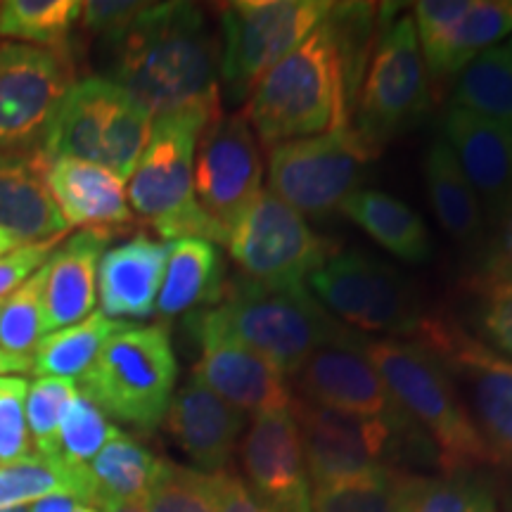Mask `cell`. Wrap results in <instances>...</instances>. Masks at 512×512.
Instances as JSON below:
<instances>
[{"label": "cell", "instance_id": "10", "mask_svg": "<svg viewBox=\"0 0 512 512\" xmlns=\"http://www.w3.org/2000/svg\"><path fill=\"white\" fill-rule=\"evenodd\" d=\"M325 0H238L221 5V81L228 100L249 98L275 62L330 15Z\"/></svg>", "mask_w": 512, "mask_h": 512}, {"label": "cell", "instance_id": "8", "mask_svg": "<svg viewBox=\"0 0 512 512\" xmlns=\"http://www.w3.org/2000/svg\"><path fill=\"white\" fill-rule=\"evenodd\" d=\"M294 418L302 432L304 458L313 489L366 475L387 465L401 453L420 446L427 451L430 439L411 420H384L344 413L318 403L294 399Z\"/></svg>", "mask_w": 512, "mask_h": 512}, {"label": "cell", "instance_id": "16", "mask_svg": "<svg viewBox=\"0 0 512 512\" xmlns=\"http://www.w3.org/2000/svg\"><path fill=\"white\" fill-rule=\"evenodd\" d=\"M264 159L245 112H216L195 155V197L226 238L261 192Z\"/></svg>", "mask_w": 512, "mask_h": 512}, {"label": "cell", "instance_id": "42", "mask_svg": "<svg viewBox=\"0 0 512 512\" xmlns=\"http://www.w3.org/2000/svg\"><path fill=\"white\" fill-rule=\"evenodd\" d=\"M150 3H136V0H91L83 3L81 22L83 29L102 43H112L131 27Z\"/></svg>", "mask_w": 512, "mask_h": 512}, {"label": "cell", "instance_id": "4", "mask_svg": "<svg viewBox=\"0 0 512 512\" xmlns=\"http://www.w3.org/2000/svg\"><path fill=\"white\" fill-rule=\"evenodd\" d=\"M363 349L396 406L430 439L446 475L494 463L451 375L430 351L411 339L392 337L363 342Z\"/></svg>", "mask_w": 512, "mask_h": 512}, {"label": "cell", "instance_id": "6", "mask_svg": "<svg viewBox=\"0 0 512 512\" xmlns=\"http://www.w3.org/2000/svg\"><path fill=\"white\" fill-rule=\"evenodd\" d=\"M152 117L105 76L76 81L43 140L46 159H79L128 181L150 138Z\"/></svg>", "mask_w": 512, "mask_h": 512}, {"label": "cell", "instance_id": "34", "mask_svg": "<svg viewBox=\"0 0 512 512\" xmlns=\"http://www.w3.org/2000/svg\"><path fill=\"white\" fill-rule=\"evenodd\" d=\"M451 107L475 112L512 128V55L491 48L458 74Z\"/></svg>", "mask_w": 512, "mask_h": 512}, {"label": "cell", "instance_id": "39", "mask_svg": "<svg viewBox=\"0 0 512 512\" xmlns=\"http://www.w3.org/2000/svg\"><path fill=\"white\" fill-rule=\"evenodd\" d=\"M147 512H219L214 477L162 460L145 498Z\"/></svg>", "mask_w": 512, "mask_h": 512}, {"label": "cell", "instance_id": "20", "mask_svg": "<svg viewBox=\"0 0 512 512\" xmlns=\"http://www.w3.org/2000/svg\"><path fill=\"white\" fill-rule=\"evenodd\" d=\"M363 342L366 339L361 335L347 330L313 351L294 375L299 394L304 401L335 411L396 422L408 420L370 363Z\"/></svg>", "mask_w": 512, "mask_h": 512}, {"label": "cell", "instance_id": "35", "mask_svg": "<svg viewBox=\"0 0 512 512\" xmlns=\"http://www.w3.org/2000/svg\"><path fill=\"white\" fill-rule=\"evenodd\" d=\"M81 10L79 0H8L0 3V38L67 48Z\"/></svg>", "mask_w": 512, "mask_h": 512}, {"label": "cell", "instance_id": "49", "mask_svg": "<svg viewBox=\"0 0 512 512\" xmlns=\"http://www.w3.org/2000/svg\"><path fill=\"white\" fill-rule=\"evenodd\" d=\"M22 245H24V242L19 240L17 235H12V233H8V230L0 228V256L12 252V249H17V247H22Z\"/></svg>", "mask_w": 512, "mask_h": 512}, {"label": "cell", "instance_id": "18", "mask_svg": "<svg viewBox=\"0 0 512 512\" xmlns=\"http://www.w3.org/2000/svg\"><path fill=\"white\" fill-rule=\"evenodd\" d=\"M238 448L247 489L268 512H313V484L292 406L256 415Z\"/></svg>", "mask_w": 512, "mask_h": 512}, {"label": "cell", "instance_id": "24", "mask_svg": "<svg viewBox=\"0 0 512 512\" xmlns=\"http://www.w3.org/2000/svg\"><path fill=\"white\" fill-rule=\"evenodd\" d=\"M46 185L69 228L119 233L133 223L124 181L102 166L53 159L46 169Z\"/></svg>", "mask_w": 512, "mask_h": 512}, {"label": "cell", "instance_id": "47", "mask_svg": "<svg viewBox=\"0 0 512 512\" xmlns=\"http://www.w3.org/2000/svg\"><path fill=\"white\" fill-rule=\"evenodd\" d=\"M29 512H102L93 503L74 496H50L29 505Z\"/></svg>", "mask_w": 512, "mask_h": 512}, {"label": "cell", "instance_id": "51", "mask_svg": "<svg viewBox=\"0 0 512 512\" xmlns=\"http://www.w3.org/2000/svg\"><path fill=\"white\" fill-rule=\"evenodd\" d=\"M0 512H29V505H15V508H0Z\"/></svg>", "mask_w": 512, "mask_h": 512}, {"label": "cell", "instance_id": "43", "mask_svg": "<svg viewBox=\"0 0 512 512\" xmlns=\"http://www.w3.org/2000/svg\"><path fill=\"white\" fill-rule=\"evenodd\" d=\"M484 287H512V202L496 216V233L475 278V290Z\"/></svg>", "mask_w": 512, "mask_h": 512}, {"label": "cell", "instance_id": "5", "mask_svg": "<svg viewBox=\"0 0 512 512\" xmlns=\"http://www.w3.org/2000/svg\"><path fill=\"white\" fill-rule=\"evenodd\" d=\"M178 363L164 325L124 323L81 375V392L124 425L157 430L176 394Z\"/></svg>", "mask_w": 512, "mask_h": 512}, {"label": "cell", "instance_id": "27", "mask_svg": "<svg viewBox=\"0 0 512 512\" xmlns=\"http://www.w3.org/2000/svg\"><path fill=\"white\" fill-rule=\"evenodd\" d=\"M228 280L219 247L209 240L166 242V268L157 297V316L169 320L226 297Z\"/></svg>", "mask_w": 512, "mask_h": 512}, {"label": "cell", "instance_id": "11", "mask_svg": "<svg viewBox=\"0 0 512 512\" xmlns=\"http://www.w3.org/2000/svg\"><path fill=\"white\" fill-rule=\"evenodd\" d=\"M430 110V86L413 15L387 22L375 38L354 105V128L366 143L382 145L411 131Z\"/></svg>", "mask_w": 512, "mask_h": 512}, {"label": "cell", "instance_id": "22", "mask_svg": "<svg viewBox=\"0 0 512 512\" xmlns=\"http://www.w3.org/2000/svg\"><path fill=\"white\" fill-rule=\"evenodd\" d=\"M444 140L479 202L496 219L512 202V128L460 107H448Z\"/></svg>", "mask_w": 512, "mask_h": 512}, {"label": "cell", "instance_id": "23", "mask_svg": "<svg viewBox=\"0 0 512 512\" xmlns=\"http://www.w3.org/2000/svg\"><path fill=\"white\" fill-rule=\"evenodd\" d=\"M110 230H79L43 266L46 335L91 316L98 302V266L112 240Z\"/></svg>", "mask_w": 512, "mask_h": 512}, {"label": "cell", "instance_id": "17", "mask_svg": "<svg viewBox=\"0 0 512 512\" xmlns=\"http://www.w3.org/2000/svg\"><path fill=\"white\" fill-rule=\"evenodd\" d=\"M188 330L200 347L192 375L245 415H261L292 406L287 377L259 351L230 335L214 309L190 313Z\"/></svg>", "mask_w": 512, "mask_h": 512}, {"label": "cell", "instance_id": "19", "mask_svg": "<svg viewBox=\"0 0 512 512\" xmlns=\"http://www.w3.org/2000/svg\"><path fill=\"white\" fill-rule=\"evenodd\" d=\"M413 22L427 72L444 79L512 34V0H422Z\"/></svg>", "mask_w": 512, "mask_h": 512}, {"label": "cell", "instance_id": "30", "mask_svg": "<svg viewBox=\"0 0 512 512\" xmlns=\"http://www.w3.org/2000/svg\"><path fill=\"white\" fill-rule=\"evenodd\" d=\"M162 460L121 432L86 465L91 501L105 510L121 503H145Z\"/></svg>", "mask_w": 512, "mask_h": 512}, {"label": "cell", "instance_id": "40", "mask_svg": "<svg viewBox=\"0 0 512 512\" xmlns=\"http://www.w3.org/2000/svg\"><path fill=\"white\" fill-rule=\"evenodd\" d=\"M76 392L79 387L69 377H38L29 384L27 425L36 456L57 460V432Z\"/></svg>", "mask_w": 512, "mask_h": 512}, {"label": "cell", "instance_id": "48", "mask_svg": "<svg viewBox=\"0 0 512 512\" xmlns=\"http://www.w3.org/2000/svg\"><path fill=\"white\" fill-rule=\"evenodd\" d=\"M31 370V356H17L0 349V375L5 373H27Z\"/></svg>", "mask_w": 512, "mask_h": 512}, {"label": "cell", "instance_id": "41", "mask_svg": "<svg viewBox=\"0 0 512 512\" xmlns=\"http://www.w3.org/2000/svg\"><path fill=\"white\" fill-rule=\"evenodd\" d=\"M27 392L24 377H0V465L34 456L27 425Z\"/></svg>", "mask_w": 512, "mask_h": 512}, {"label": "cell", "instance_id": "44", "mask_svg": "<svg viewBox=\"0 0 512 512\" xmlns=\"http://www.w3.org/2000/svg\"><path fill=\"white\" fill-rule=\"evenodd\" d=\"M479 294L482 335L512 358V287H484Z\"/></svg>", "mask_w": 512, "mask_h": 512}, {"label": "cell", "instance_id": "13", "mask_svg": "<svg viewBox=\"0 0 512 512\" xmlns=\"http://www.w3.org/2000/svg\"><path fill=\"white\" fill-rule=\"evenodd\" d=\"M247 280L273 290L304 287L330 259L332 245L313 233L297 209L261 190L226 242Z\"/></svg>", "mask_w": 512, "mask_h": 512}, {"label": "cell", "instance_id": "1", "mask_svg": "<svg viewBox=\"0 0 512 512\" xmlns=\"http://www.w3.org/2000/svg\"><path fill=\"white\" fill-rule=\"evenodd\" d=\"M105 79L117 83L150 117L221 105V43L192 3H150L136 22L105 46Z\"/></svg>", "mask_w": 512, "mask_h": 512}, {"label": "cell", "instance_id": "52", "mask_svg": "<svg viewBox=\"0 0 512 512\" xmlns=\"http://www.w3.org/2000/svg\"><path fill=\"white\" fill-rule=\"evenodd\" d=\"M505 50H508V53L512 55V34H510V41H508V46H503Z\"/></svg>", "mask_w": 512, "mask_h": 512}, {"label": "cell", "instance_id": "2", "mask_svg": "<svg viewBox=\"0 0 512 512\" xmlns=\"http://www.w3.org/2000/svg\"><path fill=\"white\" fill-rule=\"evenodd\" d=\"M242 112L266 147L351 126L342 57L328 22L261 76Z\"/></svg>", "mask_w": 512, "mask_h": 512}, {"label": "cell", "instance_id": "33", "mask_svg": "<svg viewBox=\"0 0 512 512\" xmlns=\"http://www.w3.org/2000/svg\"><path fill=\"white\" fill-rule=\"evenodd\" d=\"M121 325H124L121 320H112L102 311H95L81 323L50 332L31 356V373L41 377H69V380L81 377Z\"/></svg>", "mask_w": 512, "mask_h": 512}, {"label": "cell", "instance_id": "32", "mask_svg": "<svg viewBox=\"0 0 512 512\" xmlns=\"http://www.w3.org/2000/svg\"><path fill=\"white\" fill-rule=\"evenodd\" d=\"M415 479L396 467L313 489V512H408Z\"/></svg>", "mask_w": 512, "mask_h": 512}, {"label": "cell", "instance_id": "38", "mask_svg": "<svg viewBox=\"0 0 512 512\" xmlns=\"http://www.w3.org/2000/svg\"><path fill=\"white\" fill-rule=\"evenodd\" d=\"M43 268L8 297L0 299V349L31 356L46 337L43 323Z\"/></svg>", "mask_w": 512, "mask_h": 512}, {"label": "cell", "instance_id": "26", "mask_svg": "<svg viewBox=\"0 0 512 512\" xmlns=\"http://www.w3.org/2000/svg\"><path fill=\"white\" fill-rule=\"evenodd\" d=\"M166 268V242L147 235L121 242L102 254L98 297L107 318H147L155 313Z\"/></svg>", "mask_w": 512, "mask_h": 512}, {"label": "cell", "instance_id": "31", "mask_svg": "<svg viewBox=\"0 0 512 512\" xmlns=\"http://www.w3.org/2000/svg\"><path fill=\"white\" fill-rule=\"evenodd\" d=\"M50 496H74L91 501V479L86 467L64 465L62 460L29 456L0 465V508H15Z\"/></svg>", "mask_w": 512, "mask_h": 512}, {"label": "cell", "instance_id": "21", "mask_svg": "<svg viewBox=\"0 0 512 512\" xmlns=\"http://www.w3.org/2000/svg\"><path fill=\"white\" fill-rule=\"evenodd\" d=\"M164 422L166 432L174 437L195 470L216 475L226 472L233 460L247 415L190 375L171 399Z\"/></svg>", "mask_w": 512, "mask_h": 512}, {"label": "cell", "instance_id": "50", "mask_svg": "<svg viewBox=\"0 0 512 512\" xmlns=\"http://www.w3.org/2000/svg\"><path fill=\"white\" fill-rule=\"evenodd\" d=\"M102 512H147L145 503H121L112 505V508H105Z\"/></svg>", "mask_w": 512, "mask_h": 512}, {"label": "cell", "instance_id": "15", "mask_svg": "<svg viewBox=\"0 0 512 512\" xmlns=\"http://www.w3.org/2000/svg\"><path fill=\"white\" fill-rule=\"evenodd\" d=\"M76 83L69 48L0 46V152H41L57 107Z\"/></svg>", "mask_w": 512, "mask_h": 512}, {"label": "cell", "instance_id": "3", "mask_svg": "<svg viewBox=\"0 0 512 512\" xmlns=\"http://www.w3.org/2000/svg\"><path fill=\"white\" fill-rule=\"evenodd\" d=\"M221 105L190 107L152 119L150 138L128 178L126 200L157 235L226 245V233L204 214L195 197V155L204 126Z\"/></svg>", "mask_w": 512, "mask_h": 512}, {"label": "cell", "instance_id": "7", "mask_svg": "<svg viewBox=\"0 0 512 512\" xmlns=\"http://www.w3.org/2000/svg\"><path fill=\"white\" fill-rule=\"evenodd\" d=\"M216 313L230 335L259 351L285 377L297 375L313 351L347 332L306 287L273 290L247 278L228 285Z\"/></svg>", "mask_w": 512, "mask_h": 512}, {"label": "cell", "instance_id": "28", "mask_svg": "<svg viewBox=\"0 0 512 512\" xmlns=\"http://www.w3.org/2000/svg\"><path fill=\"white\" fill-rule=\"evenodd\" d=\"M349 221L366 230L377 245L408 264H425L432 256V238L418 211L380 190H358L339 207Z\"/></svg>", "mask_w": 512, "mask_h": 512}, {"label": "cell", "instance_id": "29", "mask_svg": "<svg viewBox=\"0 0 512 512\" xmlns=\"http://www.w3.org/2000/svg\"><path fill=\"white\" fill-rule=\"evenodd\" d=\"M422 171H425L427 197L441 228L456 242L475 245L482 238L484 228L482 202L444 138H437L430 145Z\"/></svg>", "mask_w": 512, "mask_h": 512}, {"label": "cell", "instance_id": "37", "mask_svg": "<svg viewBox=\"0 0 512 512\" xmlns=\"http://www.w3.org/2000/svg\"><path fill=\"white\" fill-rule=\"evenodd\" d=\"M408 512H498L489 482L472 472L444 477H418Z\"/></svg>", "mask_w": 512, "mask_h": 512}, {"label": "cell", "instance_id": "46", "mask_svg": "<svg viewBox=\"0 0 512 512\" xmlns=\"http://www.w3.org/2000/svg\"><path fill=\"white\" fill-rule=\"evenodd\" d=\"M214 477V489H216V503H219V512H268L252 496V491L247 489L245 479L233 472H216Z\"/></svg>", "mask_w": 512, "mask_h": 512}, {"label": "cell", "instance_id": "45", "mask_svg": "<svg viewBox=\"0 0 512 512\" xmlns=\"http://www.w3.org/2000/svg\"><path fill=\"white\" fill-rule=\"evenodd\" d=\"M60 240L62 238L31 242V245H22L0 256V299L19 290L31 275L41 271L55 249L60 247Z\"/></svg>", "mask_w": 512, "mask_h": 512}, {"label": "cell", "instance_id": "12", "mask_svg": "<svg viewBox=\"0 0 512 512\" xmlns=\"http://www.w3.org/2000/svg\"><path fill=\"white\" fill-rule=\"evenodd\" d=\"M377 155L380 150L358 136L354 126L287 140L268 147V190L302 216H325L361 190Z\"/></svg>", "mask_w": 512, "mask_h": 512}, {"label": "cell", "instance_id": "14", "mask_svg": "<svg viewBox=\"0 0 512 512\" xmlns=\"http://www.w3.org/2000/svg\"><path fill=\"white\" fill-rule=\"evenodd\" d=\"M309 285L318 304L361 332L411 339L427 316L396 268L358 249L332 254Z\"/></svg>", "mask_w": 512, "mask_h": 512}, {"label": "cell", "instance_id": "36", "mask_svg": "<svg viewBox=\"0 0 512 512\" xmlns=\"http://www.w3.org/2000/svg\"><path fill=\"white\" fill-rule=\"evenodd\" d=\"M119 434V427L107 418L98 403L79 389L62 418L55 456L64 465L86 467Z\"/></svg>", "mask_w": 512, "mask_h": 512}, {"label": "cell", "instance_id": "25", "mask_svg": "<svg viewBox=\"0 0 512 512\" xmlns=\"http://www.w3.org/2000/svg\"><path fill=\"white\" fill-rule=\"evenodd\" d=\"M48 162L43 152H0V228L29 245L69 230L46 185Z\"/></svg>", "mask_w": 512, "mask_h": 512}, {"label": "cell", "instance_id": "9", "mask_svg": "<svg viewBox=\"0 0 512 512\" xmlns=\"http://www.w3.org/2000/svg\"><path fill=\"white\" fill-rule=\"evenodd\" d=\"M411 342L430 351L451 375L491 460L512 463V358L496 354L456 323L430 313Z\"/></svg>", "mask_w": 512, "mask_h": 512}]
</instances>
